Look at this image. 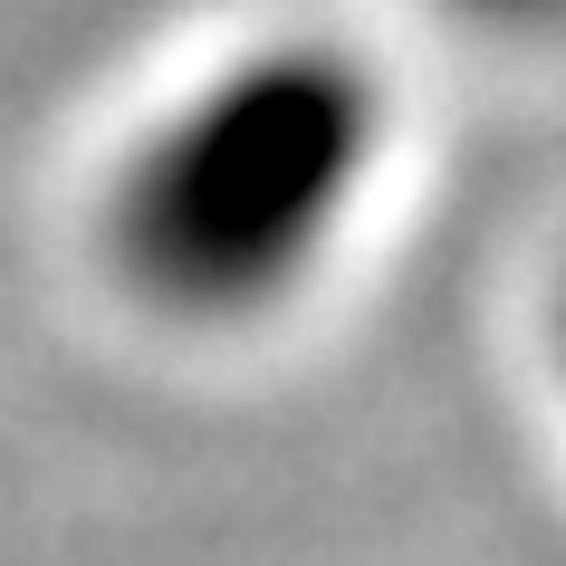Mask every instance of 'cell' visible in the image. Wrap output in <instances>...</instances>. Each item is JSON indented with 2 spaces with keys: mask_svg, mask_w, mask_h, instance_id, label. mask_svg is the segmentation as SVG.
<instances>
[{
  "mask_svg": "<svg viewBox=\"0 0 566 566\" xmlns=\"http://www.w3.org/2000/svg\"><path fill=\"white\" fill-rule=\"evenodd\" d=\"M385 106L336 49H260L145 135L116 182V260L164 307L231 317L317 269L365 192Z\"/></svg>",
  "mask_w": 566,
  "mask_h": 566,
  "instance_id": "6da1fadb",
  "label": "cell"
},
{
  "mask_svg": "<svg viewBox=\"0 0 566 566\" xmlns=\"http://www.w3.org/2000/svg\"><path fill=\"white\" fill-rule=\"evenodd\" d=\"M490 10H547V0H490Z\"/></svg>",
  "mask_w": 566,
  "mask_h": 566,
  "instance_id": "7a4b0ae2",
  "label": "cell"
},
{
  "mask_svg": "<svg viewBox=\"0 0 566 566\" xmlns=\"http://www.w3.org/2000/svg\"><path fill=\"white\" fill-rule=\"evenodd\" d=\"M557 346H566V307H557Z\"/></svg>",
  "mask_w": 566,
  "mask_h": 566,
  "instance_id": "3957f363",
  "label": "cell"
}]
</instances>
